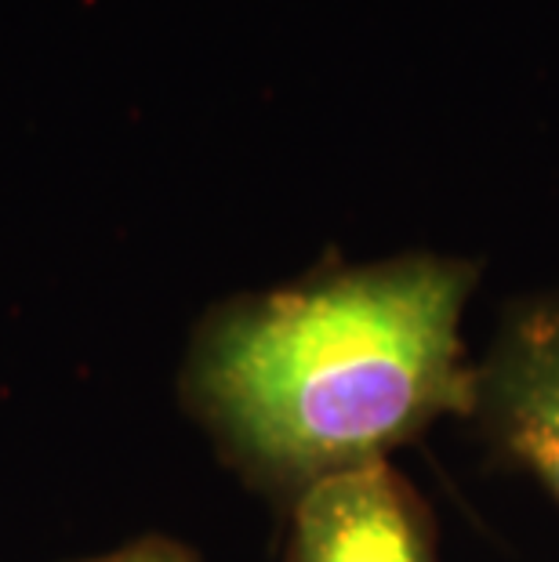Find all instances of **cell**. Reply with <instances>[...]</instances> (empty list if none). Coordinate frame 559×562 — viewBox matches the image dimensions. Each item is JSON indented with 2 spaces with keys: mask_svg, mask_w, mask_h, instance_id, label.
Here are the masks:
<instances>
[{
  "mask_svg": "<svg viewBox=\"0 0 559 562\" xmlns=\"http://www.w3.org/2000/svg\"><path fill=\"white\" fill-rule=\"evenodd\" d=\"M476 283L472 258L407 250L230 297L189 341L182 400L247 483L291 501L389 461L436 417H472Z\"/></svg>",
  "mask_w": 559,
  "mask_h": 562,
  "instance_id": "1",
  "label": "cell"
},
{
  "mask_svg": "<svg viewBox=\"0 0 559 562\" xmlns=\"http://www.w3.org/2000/svg\"><path fill=\"white\" fill-rule=\"evenodd\" d=\"M472 417L491 447L559 505V291L505 308L476 360Z\"/></svg>",
  "mask_w": 559,
  "mask_h": 562,
  "instance_id": "2",
  "label": "cell"
},
{
  "mask_svg": "<svg viewBox=\"0 0 559 562\" xmlns=\"http://www.w3.org/2000/svg\"><path fill=\"white\" fill-rule=\"evenodd\" d=\"M283 562H439L436 526L389 461L360 464L291 497Z\"/></svg>",
  "mask_w": 559,
  "mask_h": 562,
  "instance_id": "3",
  "label": "cell"
},
{
  "mask_svg": "<svg viewBox=\"0 0 559 562\" xmlns=\"http://www.w3.org/2000/svg\"><path fill=\"white\" fill-rule=\"evenodd\" d=\"M77 562H197V555L189 552L186 544L171 541V537H138L116 552H105V555H94V559H77Z\"/></svg>",
  "mask_w": 559,
  "mask_h": 562,
  "instance_id": "4",
  "label": "cell"
}]
</instances>
